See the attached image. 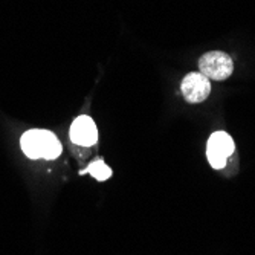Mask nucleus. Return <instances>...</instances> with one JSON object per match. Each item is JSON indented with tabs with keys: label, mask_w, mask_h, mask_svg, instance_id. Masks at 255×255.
<instances>
[{
	"label": "nucleus",
	"mask_w": 255,
	"mask_h": 255,
	"mask_svg": "<svg viewBox=\"0 0 255 255\" xmlns=\"http://www.w3.org/2000/svg\"><path fill=\"white\" fill-rule=\"evenodd\" d=\"M21 150L29 159H57L61 154V144L48 130H29L21 136Z\"/></svg>",
	"instance_id": "f257e3e1"
},
{
	"label": "nucleus",
	"mask_w": 255,
	"mask_h": 255,
	"mask_svg": "<svg viewBox=\"0 0 255 255\" xmlns=\"http://www.w3.org/2000/svg\"><path fill=\"white\" fill-rule=\"evenodd\" d=\"M199 71L208 80L223 81L233 75L234 63L228 54L220 51L206 52L199 60Z\"/></svg>",
	"instance_id": "f03ea898"
},
{
	"label": "nucleus",
	"mask_w": 255,
	"mask_h": 255,
	"mask_svg": "<svg viewBox=\"0 0 255 255\" xmlns=\"http://www.w3.org/2000/svg\"><path fill=\"white\" fill-rule=\"evenodd\" d=\"M236 144L228 133L225 131H216L208 139V147L206 154L208 160L213 168L220 170L226 165V159L234 153Z\"/></svg>",
	"instance_id": "7ed1b4c3"
},
{
	"label": "nucleus",
	"mask_w": 255,
	"mask_h": 255,
	"mask_svg": "<svg viewBox=\"0 0 255 255\" xmlns=\"http://www.w3.org/2000/svg\"><path fill=\"white\" fill-rule=\"evenodd\" d=\"M180 92L188 103L197 104L208 98L211 92V83L200 72H190L180 83Z\"/></svg>",
	"instance_id": "20e7f679"
},
{
	"label": "nucleus",
	"mask_w": 255,
	"mask_h": 255,
	"mask_svg": "<svg viewBox=\"0 0 255 255\" xmlns=\"http://www.w3.org/2000/svg\"><path fill=\"white\" fill-rule=\"evenodd\" d=\"M72 142L81 147H92L98 142V128L90 117H78L71 127Z\"/></svg>",
	"instance_id": "39448f33"
},
{
	"label": "nucleus",
	"mask_w": 255,
	"mask_h": 255,
	"mask_svg": "<svg viewBox=\"0 0 255 255\" xmlns=\"http://www.w3.org/2000/svg\"><path fill=\"white\" fill-rule=\"evenodd\" d=\"M84 173H90L97 180H101V182L103 180H107L112 176V170L106 165V162L103 159L94 160L86 170L80 171V174H84Z\"/></svg>",
	"instance_id": "423d86ee"
}]
</instances>
